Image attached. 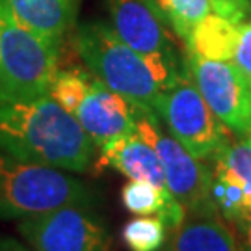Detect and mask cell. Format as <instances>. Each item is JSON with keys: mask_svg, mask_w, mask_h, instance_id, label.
Returning a JSON list of instances; mask_svg holds the SVG:
<instances>
[{"mask_svg": "<svg viewBox=\"0 0 251 251\" xmlns=\"http://www.w3.org/2000/svg\"><path fill=\"white\" fill-rule=\"evenodd\" d=\"M212 11L231 23H242L251 15V0H210Z\"/></svg>", "mask_w": 251, "mask_h": 251, "instance_id": "obj_18", "label": "cell"}, {"mask_svg": "<svg viewBox=\"0 0 251 251\" xmlns=\"http://www.w3.org/2000/svg\"><path fill=\"white\" fill-rule=\"evenodd\" d=\"M60 43L19 23L0 6V91L47 95L58 73Z\"/></svg>", "mask_w": 251, "mask_h": 251, "instance_id": "obj_5", "label": "cell"}, {"mask_svg": "<svg viewBox=\"0 0 251 251\" xmlns=\"http://www.w3.org/2000/svg\"><path fill=\"white\" fill-rule=\"evenodd\" d=\"M168 234L170 231L158 216H136L121 231L123 242L130 251H160Z\"/></svg>", "mask_w": 251, "mask_h": 251, "instance_id": "obj_17", "label": "cell"}, {"mask_svg": "<svg viewBox=\"0 0 251 251\" xmlns=\"http://www.w3.org/2000/svg\"><path fill=\"white\" fill-rule=\"evenodd\" d=\"M160 251H238V246L218 212H198L186 214Z\"/></svg>", "mask_w": 251, "mask_h": 251, "instance_id": "obj_14", "label": "cell"}, {"mask_svg": "<svg viewBox=\"0 0 251 251\" xmlns=\"http://www.w3.org/2000/svg\"><path fill=\"white\" fill-rule=\"evenodd\" d=\"M0 251H34L30 246H25L23 242H19L11 236L0 234Z\"/></svg>", "mask_w": 251, "mask_h": 251, "instance_id": "obj_19", "label": "cell"}, {"mask_svg": "<svg viewBox=\"0 0 251 251\" xmlns=\"http://www.w3.org/2000/svg\"><path fill=\"white\" fill-rule=\"evenodd\" d=\"M186 52V65L208 108L234 136L251 134V76L229 60Z\"/></svg>", "mask_w": 251, "mask_h": 251, "instance_id": "obj_9", "label": "cell"}, {"mask_svg": "<svg viewBox=\"0 0 251 251\" xmlns=\"http://www.w3.org/2000/svg\"><path fill=\"white\" fill-rule=\"evenodd\" d=\"M76 52L86 69L130 104L156 112L164 88L151 65L104 23L80 25L75 36Z\"/></svg>", "mask_w": 251, "mask_h": 251, "instance_id": "obj_2", "label": "cell"}, {"mask_svg": "<svg viewBox=\"0 0 251 251\" xmlns=\"http://www.w3.org/2000/svg\"><path fill=\"white\" fill-rule=\"evenodd\" d=\"M67 205L93 206V192L67 171L19 160L0 149V220H21Z\"/></svg>", "mask_w": 251, "mask_h": 251, "instance_id": "obj_3", "label": "cell"}, {"mask_svg": "<svg viewBox=\"0 0 251 251\" xmlns=\"http://www.w3.org/2000/svg\"><path fill=\"white\" fill-rule=\"evenodd\" d=\"M0 149L19 160L73 173H84L93 160V142L50 93L0 91Z\"/></svg>", "mask_w": 251, "mask_h": 251, "instance_id": "obj_1", "label": "cell"}, {"mask_svg": "<svg viewBox=\"0 0 251 251\" xmlns=\"http://www.w3.org/2000/svg\"><path fill=\"white\" fill-rule=\"evenodd\" d=\"M156 114L170 134L203 162H212L233 136L208 108L190 71L164 91Z\"/></svg>", "mask_w": 251, "mask_h": 251, "instance_id": "obj_8", "label": "cell"}, {"mask_svg": "<svg viewBox=\"0 0 251 251\" xmlns=\"http://www.w3.org/2000/svg\"><path fill=\"white\" fill-rule=\"evenodd\" d=\"M154 4L168 21L175 37L184 43L194 28L210 13H214L210 0H154Z\"/></svg>", "mask_w": 251, "mask_h": 251, "instance_id": "obj_16", "label": "cell"}, {"mask_svg": "<svg viewBox=\"0 0 251 251\" xmlns=\"http://www.w3.org/2000/svg\"><path fill=\"white\" fill-rule=\"evenodd\" d=\"M134 125L136 132L158 154L166 177V186L173 194V198L186 208V212H216L210 199L212 168L196 158L170 134V130L166 132L164 121L156 112L134 106Z\"/></svg>", "mask_w": 251, "mask_h": 251, "instance_id": "obj_7", "label": "cell"}, {"mask_svg": "<svg viewBox=\"0 0 251 251\" xmlns=\"http://www.w3.org/2000/svg\"><path fill=\"white\" fill-rule=\"evenodd\" d=\"M210 199L225 222L251 224V136H231L212 158Z\"/></svg>", "mask_w": 251, "mask_h": 251, "instance_id": "obj_11", "label": "cell"}, {"mask_svg": "<svg viewBox=\"0 0 251 251\" xmlns=\"http://www.w3.org/2000/svg\"><path fill=\"white\" fill-rule=\"evenodd\" d=\"M186 50L214 60H229L251 76V15L242 23L210 13L186 39Z\"/></svg>", "mask_w": 251, "mask_h": 251, "instance_id": "obj_12", "label": "cell"}, {"mask_svg": "<svg viewBox=\"0 0 251 251\" xmlns=\"http://www.w3.org/2000/svg\"><path fill=\"white\" fill-rule=\"evenodd\" d=\"M250 136H251V134H250Z\"/></svg>", "mask_w": 251, "mask_h": 251, "instance_id": "obj_21", "label": "cell"}, {"mask_svg": "<svg viewBox=\"0 0 251 251\" xmlns=\"http://www.w3.org/2000/svg\"><path fill=\"white\" fill-rule=\"evenodd\" d=\"M97 168H114L130 180H144L168 188L158 154L138 132L119 136L99 147Z\"/></svg>", "mask_w": 251, "mask_h": 251, "instance_id": "obj_13", "label": "cell"}, {"mask_svg": "<svg viewBox=\"0 0 251 251\" xmlns=\"http://www.w3.org/2000/svg\"><path fill=\"white\" fill-rule=\"evenodd\" d=\"M91 206L67 205L17 220V229L34 251H108L110 234Z\"/></svg>", "mask_w": 251, "mask_h": 251, "instance_id": "obj_10", "label": "cell"}, {"mask_svg": "<svg viewBox=\"0 0 251 251\" xmlns=\"http://www.w3.org/2000/svg\"><path fill=\"white\" fill-rule=\"evenodd\" d=\"M244 231H246V244H248V250L251 251V224L246 225Z\"/></svg>", "mask_w": 251, "mask_h": 251, "instance_id": "obj_20", "label": "cell"}, {"mask_svg": "<svg viewBox=\"0 0 251 251\" xmlns=\"http://www.w3.org/2000/svg\"><path fill=\"white\" fill-rule=\"evenodd\" d=\"M0 6L19 23L62 43L75 23V0H0Z\"/></svg>", "mask_w": 251, "mask_h": 251, "instance_id": "obj_15", "label": "cell"}, {"mask_svg": "<svg viewBox=\"0 0 251 251\" xmlns=\"http://www.w3.org/2000/svg\"><path fill=\"white\" fill-rule=\"evenodd\" d=\"M112 28L151 65L164 91L188 73L186 52H179L173 32L154 0H112Z\"/></svg>", "mask_w": 251, "mask_h": 251, "instance_id": "obj_6", "label": "cell"}, {"mask_svg": "<svg viewBox=\"0 0 251 251\" xmlns=\"http://www.w3.org/2000/svg\"><path fill=\"white\" fill-rule=\"evenodd\" d=\"M49 93L78 121L97 147L136 132L134 104L104 86L88 69H58Z\"/></svg>", "mask_w": 251, "mask_h": 251, "instance_id": "obj_4", "label": "cell"}]
</instances>
